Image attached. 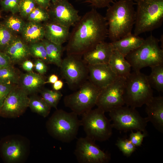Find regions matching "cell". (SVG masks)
<instances>
[{
  "label": "cell",
  "mask_w": 163,
  "mask_h": 163,
  "mask_svg": "<svg viewBox=\"0 0 163 163\" xmlns=\"http://www.w3.org/2000/svg\"><path fill=\"white\" fill-rule=\"evenodd\" d=\"M73 26L66 46L67 55L82 56L108 37L105 17L94 8L81 17Z\"/></svg>",
  "instance_id": "1"
},
{
  "label": "cell",
  "mask_w": 163,
  "mask_h": 163,
  "mask_svg": "<svg viewBox=\"0 0 163 163\" xmlns=\"http://www.w3.org/2000/svg\"><path fill=\"white\" fill-rule=\"evenodd\" d=\"M134 3L131 0H119L109 5L105 18L108 25V37L111 42L131 33L135 21Z\"/></svg>",
  "instance_id": "2"
},
{
  "label": "cell",
  "mask_w": 163,
  "mask_h": 163,
  "mask_svg": "<svg viewBox=\"0 0 163 163\" xmlns=\"http://www.w3.org/2000/svg\"><path fill=\"white\" fill-rule=\"evenodd\" d=\"M78 116L72 111L68 112L56 109L46 122L48 133L58 140L70 143L76 138L81 126Z\"/></svg>",
  "instance_id": "3"
},
{
  "label": "cell",
  "mask_w": 163,
  "mask_h": 163,
  "mask_svg": "<svg viewBox=\"0 0 163 163\" xmlns=\"http://www.w3.org/2000/svg\"><path fill=\"white\" fill-rule=\"evenodd\" d=\"M134 34L136 35L160 27L163 22V0H135Z\"/></svg>",
  "instance_id": "4"
},
{
  "label": "cell",
  "mask_w": 163,
  "mask_h": 163,
  "mask_svg": "<svg viewBox=\"0 0 163 163\" xmlns=\"http://www.w3.org/2000/svg\"><path fill=\"white\" fill-rule=\"evenodd\" d=\"M160 41L151 35L125 56L134 71H140L145 67L163 64V49L159 45Z\"/></svg>",
  "instance_id": "5"
},
{
  "label": "cell",
  "mask_w": 163,
  "mask_h": 163,
  "mask_svg": "<svg viewBox=\"0 0 163 163\" xmlns=\"http://www.w3.org/2000/svg\"><path fill=\"white\" fill-rule=\"evenodd\" d=\"M153 96L147 76L140 71L131 72L126 78L124 88L125 104L135 108L141 107Z\"/></svg>",
  "instance_id": "6"
},
{
  "label": "cell",
  "mask_w": 163,
  "mask_h": 163,
  "mask_svg": "<svg viewBox=\"0 0 163 163\" xmlns=\"http://www.w3.org/2000/svg\"><path fill=\"white\" fill-rule=\"evenodd\" d=\"M105 113L97 107L81 115V126L86 136L95 141H105L112 136L111 121L106 117Z\"/></svg>",
  "instance_id": "7"
},
{
  "label": "cell",
  "mask_w": 163,
  "mask_h": 163,
  "mask_svg": "<svg viewBox=\"0 0 163 163\" xmlns=\"http://www.w3.org/2000/svg\"><path fill=\"white\" fill-rule=\"evenodd\" d=\"M101 91L89 80H86L77 91L64 97V104L78 116L81 115L96 105Z\"/></svg>",
  "instance_id": "8"
},
{
  "label": "cell",
  "mask_w": 163,
  "mask_h": 163,
  "mask_svg": "<svg viewBox=\"0 0 163 163\" xmlns=\"http://www.w3.org/2000/svg\"><path fill=\"white\" fill-rule=\"evenodd\" d=\"M109 112L113 128L124 132L134 130L147 132L146 127L148 122L136 108L123 105Z\"/></svg>",
  "instance_id": "9"
},
{
  "label": "cell",
  "mask_w": 163,
  "mask_h": 163,
  "mask_svg": "<svg viewBox=\"0 0 163 163\" xmlns=\"http://www.w3.org/2000/svg\"><path fill=\"white\" fill-rule=\"evenodd\" d=\"M60 68L62 77L72 89L78 88L87 80L88 75V65L82 56L67 55L62 59Z\"/></svg>",
  "instance_id": "10"
},
{
  "label": "cell",
  "mask_w": 163,
  "mask_h": 163,
  "mask_svg": "<svg viewBox=\"0 0 163 163\" xmlns=\"http://www.w3.org/2000/svg\"><path fill=\"white\" fill-rule=\"evenodd\" d=\"M28 140L18 135L6 136L0 140V154L3 161L7 163L24 162L28 155Z\"/></svg>",
  "instance_id": "11"
},
{
  "label": "cell",
  "mask_w": 163,
  "mask_h": 163,
  "mask_svg": "<svg viewBox=\"0 0 163 163\" xmlns=\"http://www.w3.org/2000/svg\"><path fill=\"white\" fill-rule=\"evenodd\" d=\"M95 141L86 136L77 139L74 154L79 163H108L111 160L108 152L102 150Z\"/></svg>",
  "instance_id": "12"
},
{
  "label": "cell",
  "mask_w": 163,
  "mask_h": 163,
  "mask_svg": "<svg viewBox=\"0 0 163 163\" xmlns=\"http://www.w3.org/2000/svg\"><path fill=\"white\" fill-rule=\"evenodd\" d=\"M126 78L117 77L111 84L101 90L96 105L105 112L123 106V93Z\"/></svg>",
  "instance_id": "13"
},
{
  "label": "cell",
  "mask_w": 163,
  "mask_h": 163,
  "mask_svg": "<svg viewBox=\"0 0 163 163\" xmlns=\"http://www.w3.org/2000/svg\"><path fill=\"white\" fill-rule=\"evenodd\" d=\"M28 95L18 85L10 91L0 109V116L12 118L22 115L29 106Z\"/></svg>",
  "instance_id": "14"
},
{
  "label": "cell",
  "mask_w": 163,
  "mask_h": 163,
  "mask_svg": "<svg viewBox=\"0 0 163 163\" xmlns=\"http://www.w3.org/2000/svg\"><path fill=\"white\" fill-rule=\"evenodd\" d=\"M47 11L51 21L69 28L73 26L81 17L78 11L67 0H58L52 3Z\"/></svg>",
  "instance_id": "15"
},
{
  "label": "cell",
  "mask_w": 163,
  "mask_h": 163,
  "mask_svg": "<svg viewBox=\"0 0 163 163\" xmlns=\"http://www.w3.org/2000/svg\"><path fill=\"white\" fill-rule=\"evenodd\" d=\"M87 65L89 80L101 90L112 83L117 77L108 63Z\"/></svg>",
  "instance_id": "16"
},
{
  "label": "cell",
  "mask_w": 163,
  "mask_h": 163,
  "mask_svg": "<svg viewBox=\"0 0 163 163\" xmlns=\"http://www.w3.org/2000/svg\"><path fill=\"white\" fill-rule=\"evenodd\" d=\"M145 111L147 117L145 118L155 128L163 133V97L153 96L145 104Z\"/></svg>",
  "instance_id": "17"
},
{
  "label": "cell",
  "mask_w": 163,
  "mask_h": 163,
  "mask_svg": "<svg viewBox=\"0 0 163 163\" xmlns=\"http://www.w3.org/2000/svg\"><path fill=\"white\" fill-rule=\"evenodd\" d=\"M113 50L111 43L104 41L84 54L83 59L87 65L108 63Z\"/></svg>",
  "instance_id": "18"
},
{
  "label": "cell",
  "mask_w": 163,
  "mask_h": 163,
  "mask_svg": "<svg viewBox=\"0 0 163 163\" xmlns=\"http://www.w3.org/2000/svg\"><path fill=\"white\" fill-rule=\"evenodd\" d=\"M44 26V37L55 44L62 45L68 39L70 32L69 27L62 25L51 21Z\"/></svg>",
  "instance_id": "19"
},
{
  "label": "cell",
  "mask_w": 163,
  "mask_h": 163,
  "mask_svg": "<svg viewBox=\"0 0 163 163\" xmlns=\"http://www.w3.org/2000/svg\"><path fill=\"white\" fill-rule=\"evenodd\" d=\"M43 75L33 72L21 74L18 85L28 95L35 94L45 84L46 81Z\"/></svg>",
  "instance_id": "20"
},
{
  "label": "cell",
  "mask_w": 163,
  "mask_h": 163,
  "mask_svg": "<svg viewBox=\"0 0 163 163\" xmlns=\"http://www.w3.org/2000/svg\"><path fill=\"white\" fill-rule=\"evenodd\" d=\"M3 52L8 56L13 64L23 61L30 55L29 46L16 37Z\"/></svg>",
  "instance_id": "21"
},
{
  "label": "cell",
  "mask_w": 163,
  "mask_h": 163,
  "mask_svg": "<svg viewBox=\"0 0 163 163\" xmlns=\"http://www.w3.org/2000/svg\"><path fill=\"white\" fill-rule=\"evenodd\" d=\"M144 39L132 33L120 39L111 43L113 50H116L125 56L139 46Z\"/></svg>",
  "instance_id": "22"
},
{
  "label": "cell",
  "mask_w": 163,
  "mask_h": 163,
  "mask_svg": "<svg viewBox=\"0 0 163 163\" xmlns=\"http://www.w3.org/2000/svg\"><path fill=\"white\" fill-rule=\"evenodd\" d=\"M108 64L117 77L126 78L131 72V66L125 56L113 50Z\"/></svg>",
  "instance_id": "23"
},
{
  "label": "cell",
  "mask_w": 163,
  "mask_h": 163,
  "mask_svg": "<svg viewBox=\"0 0 163 163\" xmlns=\"http://www.w3.org/2000/svg\"><path fill=\"white\" fill-rule=\"evenodd\" d=\"M21 33L25 41L30 44L42 41L44 37L45 29L40 23L29 21L25 23Z\"/></svg>",
  "instance_id": "24"
},
{
  "label": "cell",
  "mask_w": 163,
  "mask_h": 163,
  "mask_svg": "<svg viewBox=\"0 0 163 163\" xmlns=\"http://www.w3.org/2000/svg\"><path fill=\"white\" fill-rule=\"evenodd\" d=\"M42 41L45 46L49 63L60 67L62 60V55L63 49L62 45L55 44L45 39Z\"/></svg>",
  "instance_id": "25"
},
{
  "label": "cell",
  "mask_w": 163,
  "mask_h": 163,
  "mask_svg": "<svg viewBox=\"0 0 163 163\" xmlns=\"http://www.w3.org/2000/svg\"><path fill=\"white\" fill-rule=\"evenodd\" d=\"M29 99L28 107L32 112L44 118L49 115L51 108L41 97L35 94L31 95Z\"/></svg>",
  "instance_id": "26"
},
{
  "label": "cell",
  "mask_w": 163,
  "mask_h": 163,
  "mask_svg": "<svg viewBox=\"0 0 163 163\" xmlns=\"http://www.w3.org/2000/svg\"><path fill=\"white\" fill-rule=\"evenodd\" d=\"M151 72L147 76L149 82L152 88L158 92L163 91V64L150 67Z\"/></svg>",
  "instance_id": "27"
},
{
  "label": "cell",
  "mask_w": 163,
  "mask_h": 163,
  "mask_svg": "<svg viewBox=\"0 0 163 163\" xmlns=\"http://www.w3.org/2000/svg\"><path fill=\"white\" fill-rule=\"evenodd\" d=\"M21 75L13 65L0 69V83L18 85Z\"/></svg>",
  "instance_id": "28"
},
{
  "label": "cell",
  "mask_w": 163,
  "mask_h": 163,
  "mask_svg": "<svg viewBox=\"0 0 163 163\" xmlns=\"http://www.w3.org/2000/svg\"><path fill=\"white\" fill-rule=\"evenodd\" d=\"M41 97L46 103L51 107L57 109L58 104L63 96L59 91L44 89L41 90Z\"/></svg>",
  "instance_id": "29"
},
{
  "label": "cell",
  "mask_w": 163,
  "mask_h": 163,
  "mask_svg": "<svg viewBox=\"0 0 163 163\" xmlns=\"http://www.w3.org/2000/svg\"><path fill=\"white\" fill-rule=\"evenodd\" d=\"M29 47L30 55L49 63L46 49L42 41L30 43Z\"/></svg>",
  "instance_id": "30"
},
{
  "label": "cell",
  "mask_w": 163,
  "mask_h": 163,
  "mask_svg": "<svg viewBox=\"0 0 163 163\" xmlns=\"http://www.w3.org/2000/svg\"><path fill=\"white\" fill-rule=\"evenodd\" d=\"M13 33L4 24H0V50L3 51L14 40Z\"/></svg>",
  "instance_id": "31"
},
{
  "label": "cell",
  "mask_w": 163,
  "mask_h": 163,
  "mask_svg": "<svg viewBox=\"0 0 163 163\" xmlns=\"http://www.w3.org/2000/svg\"><path fill=\"white\" fill-rule=\"evenodd\" d=\"M27 18L29 21L37 23L46 21L50 19L47 10L39 6L35 7Z\"/></svg>",
  "instance_id": "32"
},
{
  "label": "cell",
  "mask_w": 163,
  "mask_h": 163,
  "mask_svg": "<svg viewBox=\"0 0 163 163\" xmlns=\"http://www.w3.org/2000/svg\"><path fill=\"white\" fill-rule=\"evenodd\" d=\"M4 24L12 32L21 33L25 23L19 17L13 15L8 18Z\"/></svg>",
  "instance_id": "33"
},
{
  "label": "cell",
  "mask_w": 163,
  "mask_h": 163,
  "mask_svg": "<svg viewBox=\"0 0 163 163\" xmlns=\"http://www.w3.org/2000/svg\"><path fill=\"white\" fill-rule=\"evenodd\" d=\"M116 145L123 154L129 157L135 151L136 148L129 140L126 138H119L117 140Z\"/></svg>",
  "instance_id": "34"
},
{
  "label": "cell",
  "mask_w": 163,
  "mask_h": 163,
  "mask_svg": "<svg viewBox=\"0 0 163 163\" xmlns=\"http://www.w3.org/2000/svg\"><path fill=\"white\" fill-rule=\"evenodd\" d=\"M36 4L34 0H21L19 12L22 17H27L36 6Z\"/></svg>",
  "instance_id": "35"
},
{
  "label": "cell",
  "mask_w": 163,
  "mask_h": 163,
  "mask_svg": "<svg viewBox=\"0 0 163 163\" xmlns=\"http://www.w3.org/2000/svg\"><path fill=\"white\" fill-rule=\"evenodd\" d=\"M21 0H2L0 4L3 10L10 11L14 14L19 12V5Z\"/></svg>",
  "instance_id": "36"
},
{
  "label": "cell",
  "mask_w": 163,
  "mask_h": 163,
  "mask_svg": "<svg viewBox=\"0 0 163 163\" xmlns=\"http://www.w3.org/2000/svg\"><path fill=\"white\" fill-rule=\"evenodd\" d=\"M134 132L131 131L128 138L131 142L136 147L141 146L145 137L148 135L147 132H143L141 131Z\"/></svg>",
  "instance_id": "37"
},
{
  "label": "cell",
  "mask_w": 163,
  "mask_h": 163,
  "mask_svg": "<svg viewBox=\"0 0 163 163\" xmlns=\"http://www.w3.org/2000/svg\"><path fill=\"white\" fill-rule=\"evenodd\" d=\"M16 85L0 83V109L9 93Z\"/></svg>",
  "instance_id": "38"
},
{
  "label": "cell",
  "mask_w": 163,
  "mask_h": 163,
  "mask_svg": "<svg viewBox=\"0 0 163 163\" xmlns=\"http://www.w3.org/2000/svg\"><path fill=\"white\" fill-rule=\"evenodd\" d=\"M46 63L43 60L37 59L35 60L34 65V68L38 73L43 75L47 72V67Z\"/></svg>",
  "instance_id": "39"
},
{
  "label": "cell",
  "mask_w": 163,
  "mask_h": 163,
  "mask_svg": "<svg viewBox=\"0 0 163 163\" xmlns=\"http://www.w3.org/2000/svg\"><path fill=\"white\" fill-rule=\"evenodd\" d=\"M96 8H102L110 5L114 0H86Z\"/></svg>",
  "instance_id": "40"
},
{
  "label": "cell",
  "mask_w": 163,
  "mask_h": 163,
  "mask_svg": "<svg viewBox=\"0 0 163 163\" xmlns=\"http://www.w3.org/2000/svg\"><path fill=\"white\" fill-rule=\"evenodd\" d=\"M8 56L4 52L0 50V69L13 65Z\"/></svg>",
  "instance_id": "41"
},
{
  "label": "cell",
  "mask_w": 163,
  "mask_h": 163,
  "mask_svg": "<svg viewBox=\"0 0 163 163\" xmlns=\"http://www.w3.org/2000/svg\"><path fill=\"white\" fill-rule=\"evenodd\" d=\"M21 65L23 69L27 72H33L34 65L31 61L25 60L22 62Z\"/></svg>",
  "instance_id": "42"
},
{
  "label": "cell",
  "mask_w": 163,
  "mask_h": 163,
  "mask_svg": "<svg viewBox=\"0 0 163 163\" xmlns=\"http://www.w3.org/2000/svg\"><path fill=\"white\" fill-rule=\"evenodd\" d=\"M38 6L45 9H47L51 5V0H34Z\"/></svg>",
  "instance_id": "43"
},
{
  "label": "cell",
  "mask_w": 163,
  "mask_h": 163,
  "mask_svg": "<svg viewBox=\"0 0 163 163\" xmlns=\"http://www.w3.org/2000/svg\"><path fill=\"white\" fill-rule=\"evenodd\" d=\"M63 86V83L61 80H58L53 84V90L56 91H59L61 90Z\"/></svg>",
  "instance_id": "44"
},
{
  "label": "cell",
  "mask_w": 163,
  "mask_h": 163,
  "mask_svg": "<svg viewBox=\"0 0 163 163\" xmlns=\"http://www.w3.org/2000/svg\"><path fill=\"white\" fill-rule=\"evenodd\" d=\"M58 80V76L55 74H53L49 76L48 80L45 81V84L47 83L53 84Z\"/></svg>",
  "instance_id": "45"
},
{
  "label": "cell",
  "mask_w": 163,
  "mask_h": 163,
  "mask_svg": "<svg viewBox=\"0 0 163 163\" xmlns=\"http://www.w3.org/2000/svg\"><path fill=\"white\" fill-rule=\"evenodd\" d=\"M58 0H51V2H52V3H54L56 2H57Z\"/></svg>",
  "instance_id": "46"
},
{
  "label": "cell",
  "mask_w": 163,
  "mask_h": 163,
  "mask_svg": "<svg viewBox=\"0 0 163 163\" xmlns=\"http://www.w3.org/2000/svg\"><path fill=\"white\" fill-rule=\"evenodd\" d=\"M1 13H0V18L1 17Z\"/></svg>",
  "instance_id": "47"
},
{
  "label": "cell",
  "mask_w": 163,
  "mask_h": 163,
  "mask_svg": "<svg viewBox=\"0 0 163 163\" xmlns=\"http://www.w3.org/2000/svg\"><path fill=\"white\" fill-rule=\"evenodd\" d=\"M132 0L133 1H135V0Z\"/></svg>",
  "instance_id": "48"
},
{
  "label": "cell",
  "mask_w": 163,
  "mask_h": 163,
  "mask_svg": "<svg viewBox=\"0 0 163 163\" xmlns=\"http://www.w3.org/2000/svg\"><path fill=\"white\" fill-rule=\"evenodd\" d=\"M1 0H0V1H1Z\"/></svg>",
  "instance_id": "49"
}]
</instances>
